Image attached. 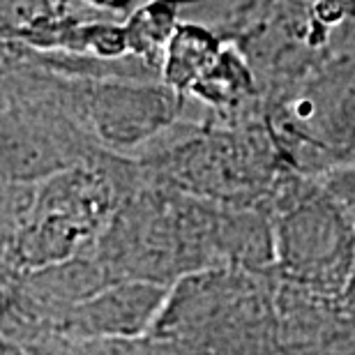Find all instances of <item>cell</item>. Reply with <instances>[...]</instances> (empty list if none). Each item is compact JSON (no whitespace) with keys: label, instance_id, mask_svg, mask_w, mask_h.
Listing matches in <instances>:
<instances>
[{"label":"cell","instance_id":"cell-1","mask_svg":"<svg viewBox=\"0 0 355 355\" xmlns=\"http://www.w3.org/2000/svg\"><path fill=\"white\" fill-rule=\"evenodd\" d=\"M123 189L120 178L102 166L65 168L42 187L10 182L3 210V277L90 254L127 201Z\"/></svg>","mask_w":355,"mask_h":355},{"label":"cell","instance_id":"cell-2","mask_svg":"<svg viewBox=\"0 0 355 355\" xmlns=\"http://www.w3.org/2000/svg\"><path fill=\"white\" fill-rule=\"evenodd\" d=\"M266 210L275 272L288 284L342 300L355 272V222L323 180L284 182Z\"/></svg>","mask_w":355,"mask_h":355},{"label":"cell","instance_id":"cell-3","mask_svg":"<svg viewBox=\"0 0 355 355\" xmlns=\"http://www.w3.org/2000/svg\"><path fill=\"white\" fill-rule=\"evenodd\" d=\"M171 286L116 282L83 297L58 316L46 339L60 342H132L153 332Z\"/></svg>","mask_w":355,"mask_h":355},{"label":"cell","instance_id":"cell-4","mask_svg":"<svg viewBox=\"0 0 355 355\" xmlns=\"http://www.w3.org/2000/svg\"><path fill=\"white\" fill-rule=\"evenodd\" d=\"M323 184L330 189V194L342 203V208L349 212L355 222V164L325 173Z\"/></svg>","mask_w":355,"mask_h":355}]
</instances>
